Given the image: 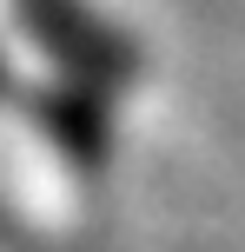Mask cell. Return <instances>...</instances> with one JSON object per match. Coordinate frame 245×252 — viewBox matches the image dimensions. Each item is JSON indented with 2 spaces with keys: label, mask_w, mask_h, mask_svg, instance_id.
I'll list each match as a JSON object with an SVG mask.
<instances>
[{
  "label": "cell",
  "mask_w": 245,
  "mask_h": 252,
  "mask_svg": "<svg viewBox=\"0 0 245 252\" xmlns=\"http://www.w3.org/2000/svg\"><path fill=\"white\" fill-rule=\"evenodd\" d=\"M7 7L20 13V27L40 40V53H47L66 80H80V87H93V93L133 80L126 40H119L113 27H100L80 0H7Z\"/></svg>",
  "instance_id": "obj_1"
},
{
  "label": "cell",
  "mask_w": 245,
  "mask_h": 252,
  "mask_svg": "<svg viewBox=\"0 0 245 252\" xmlns=\"http://www.w3.org/2000/svg\"><path fill=\"white\" fill-rule=\"evenodd\" d=\"M33 120L40 133L60 146V159L73 173H93L106 153V113H100V93L80 87V80H53V87L33 93Z\"/></svg>",
  "instance_id": "obj_2"
},
{
  "label": "cell",
  "mask_w": 245,
  "mask_h": 252,
  "mask_svg": "<svg viewBox=\"0 0 245 252\" xmlns=\"http://www.w3.org/2000/svg\"><path fill=\"white\" fill-rule=\"evenodd\" d=\"M13 87V66H7V53H0V93H7Z\"/></svg>",
  "instance_id": "obj_3"
}]
</instances>
